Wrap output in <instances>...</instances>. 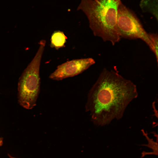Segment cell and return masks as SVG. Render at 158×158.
Instances as JSON below:
<instances>
[{"label":"cell","mask_w":158,"mask_h":158,"mask_svg":"<svg viewBox=\"0 0 158 158\" xmlns=\"http://www.w3.org/2000/svg\"><path fill=\"white\" fill-rule=\"evenodd\" d=\"M117 28L121 38L141 39L152 51V47L149 33L145 30L135 14L122 2L118 8Z\"/></svg>","instance_id":"277c9868"},{"label":"cell","mask_w":158,"mask_h":158,"mask_svg":"<svg viewBox=\"0 0 158 158\" xmlns=\"http://www.w3.org/2000/svg\"><path fill=\"white\" fill-rule=\"evenodd\" d=\"M152 47V51L154 53L157 62L158 61V36L157 34L149 33Z\"/></svg>","instance_id":"9c48e42d"},{"label":"cell","mask_w":158,"mask_h":158,"mask_svg":"<svg viewBox=\"0 0 158 158\" xmlns=\"http://www.w3.org/2000/svg\"><path fill=\"white\" fill-rule=\"evenodd\" d=\"M3 143V138L0 137V146L2 145Z\"/></svg>","instance_id":"30bf717a"},{"label":"cell","mask_w":158,"mask_h":158,"mask_svg":"<svg viewBox=\"0 0 158 158\" xmlns=\"http://www.w3.org/2000/svg\"><path fill=\"white\" fill-rule=\"evenodd\" d=\"M138 95L136 86L132 81L104 68L88 92L85 111L94 124L104 126L121 119L128 105Z\"/></svg>","instance_id":"6da1fadb"},{"label":"cell","mask_w":158,"mask_h":158,"mask_svg":"<svg viewBox=\"0 0 158 158\" xmlns=\"http://www.w3.org/2000/svg\"><path fill=\"white\" fill-rule=\"evenodd\" d=\"M46 41L41 40L33 59L24 70L18 84V100L20 104L28 109L36 105L40 91V69Z\"/></svg>","instance_id":"3957f363"},{"label":"cell","mask_w":158,"mask_h":158,"mask_svg":"<svg viewBox=\"0 0 158 158\" xmlns=\"http://www.w3.org/2000/svg\"><path fill=\"white\" fill-rule=\"evenodd\" d=\"M140 6L143 12L151 13L158 20L157 0H141Z\"/></svg>","instance_id":"52a82bcc"},{"label":"cell","mask_w":158,"mask_h":158,"mask_svg":"<svg viewBox=\"0 0 158 158\" xmlns=\"http://www.w3.org/2000/svg\"><path fill=\"white\" fill-rule=\"evenodd\" d=\"M95 63L91 58L73 59L67 61L57 67L49 76L52 80H60L81 73Z\"/></svg>","instance_id":"5b68a950"},{"label":"cell","mask_w":158,"mask_h":158,"mask_svg":"<svg viewBox=\"0 0 158 158\" xmlns=\"http://www.w3.org/2000/svg\"><path fill=\"white\" fill-rule=\"evenodd\" d=\"M143 135L147 139L148 143L147 144H142L141 145L143 146L148 147L149 148L151 149L153 152H146L145 151H143L141 153V157L142 158L146 155L152 154L158 155V142L154 141L153 139L150 138L148 136L147 133H145L143 130H142Z\"/></svg>","instance_id":"ba28073f"},{"label":"cell","mask_w":158,"mask_h":158,"mask_svg":"<svg viewBox=\"0 0 158 158\" xmlns=\"http://www.w3.org/2000/svg\"><path fill=\"white\" fill-rule=\"evenodd\" d=\"M121 0H81L78 8L88 18L94 35L114 45L121 38L118 32V10Z\"/></svg>","instance_id":"7a4b0ae2"},{"label":"cell","mask_w":158,"mask_h":158,"mask_svg":"<svg viewBox=\"0 0 158 158\" xmlns=\"http://www.w3.org/2000/svg\"><path fill=\"white\" fill-rule=\"evenodd\" d=\"M67 39V37L63 32L55 31L51 36L50 46L52 48L58 50L64 47Z\"/></svg>","instance_id":"8992f818"}]
</instances>
